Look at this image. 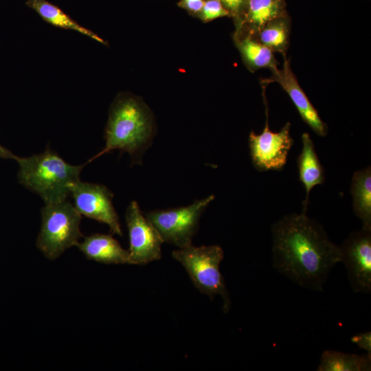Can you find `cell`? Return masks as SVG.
<instances>
[{"mask_svg": "<svg viewBox=\"0 0 371 371\" xmlns=\"http://www.w3.org/2000/svg\"><path fill=\"white\" fill-rule=\"evenodd\" d=\"M271 235L274 269L299 286L323 291L341 254L322 225L307 213H293L276 222Z\"/></svg>", "mask_w": 371, "mask_h": 371, "instance_id": "obj_1", "label": "cell"}, {"mask_svg": "<svg viewBox=\"0 0 371 371\" xmlns=\"http://www.w3.org/2000/svg\"><path fill=\"white\" fill-rule=\"evenodd\" d=\"M153 125L146 106L133 97H122L113 104L105 128L103 149L87 163L113 150L128 153L141 161L153 137Z\"/></svg>", "mask_w": 371, "mask_h": 371, "instance_id": "obj_2", "label": "cell"}, {"mask_svg": "<svg viewBox=\"0 0 371 371\" xmlns=\"http://www.w3.org/2000/svg\"><path fill=\"white\" fill-rule=\"evenodd\" d=\"M16 161L19 183L38 194L45 204L67 200L87 164L71 165L49 148L39 154L18 157Z\"/></svg>", "mask_w": 371, "mask_h": 371, "instance_id": "obj_3", "label": "cell"}, {"mask_svg": "<svg viewBox=\"0 0 371 371\" xmlns=\"http://www.w3.org/2000/svg\"><path fill=\"white\" fill-rule=\"evenodd\" d=\"M42 223L36 246L46 258L54 260L82 237L81 214L67 200L48 203L41 210Z\"/></svg>", "mask_w": 371, "mask_h": 371, "instance_id": "obj_4", "label": "cell"}, {"mask_svg": "<svg viewBox=\"0 0 371 371\" xmlns=\"http://www.w3.org/2000/svg\"><path fill=\"white\" fill-rule=\"evenodd\" d=\"M174 259L185 268L194 286L210 297L219 295L223 300V311L227 313L231 300L219 265L224 257L219 245L194 247L192 245L174 250Z\"/></svg>", "mask_w": 371, "mask_h": 371, "instance_id": "obj_5", "label": "cell"}, {"mask_svg": "<svg viewBox=\"0 0 371 371\" xmlns=\"http://www.w3.org/2000/svg\"><path fill=\"white\" fill-rule=\"evenodd\" d=\"M211 194L184 207L156 210L145 214L160 234L164 242L179 248L192 245L201 216L214 199Z\"/></svg>", "mask_w": 371, "mask_h": 371, "instance_id": "obj_6", "label": "cell"}, {"mask_svg": "<svg viewBox=\"0 0 371 371\" xmlns=\"http://www.w3.org/2000/svg\"><path fill=\"white\" fill-rule=\"evenodd\" d=\"M266 122L262 131H251L248 143L253 166L259 172L280 171L287 162L289 153L294 144L291 135V124L286 122L278 132L270 130L268 124V106L265 104Z\"/></svg>", "mask_w": 371, "mask_h": 371, "instance_id": "obj_7", "label": "cell"}, {"mask_svg": "<svg viewBox=\"0 0 371 371\" xmlns=\"http://www.w3.org/2000/svg\"><path fill=\"white\" fill-rule=\"evenodd\" d=\"M125 218L129 236L131 264L146 265L161 257L160 234L142 214L137 201L128 205Z\"/></svg>", "mask_w": 371, "mask_h": 371, "instance_id": "obj_8", "label": "cell"}, {"mask_svg": "<svg viewBox=\"0 0 371 371\" xmlns=\"http://www.w3.org/2000/svg\"><path fill=\"white\" fill-rule=\"evenodd\" d=\"M70 195L81 215L105 223L112 234L122 236L119 217L112 203L113 194L107 187L79 180L72 186Z\"/></svg>", "mask_w": 371, "mask_h": 371, "instance_id": "obj_9", "label": "cell"}, {"mask_svg": "<svg viewBox=\"0 0 371 371\" xmlns=\"http://www.w3.org/2000/svg\"><path fill=\"white\" fill-rule=\"evenodd\" d=\"M341 262L347 271L354 292L371 291V230L361 229L352 232L339 246Z\"/></svg>", "mask_w": 371, "mask_h": 371, "instance_id": "obj_10", "label": "cell"}, {"mask_svg": "<svg viewBox=\"0 0 371 371\" xmlns=\"http://www.w3.org/2000/svg\"><path fill=\"white\" fill-rule=\"evenodd\" d=\"M283 56L282 69L278 67L271 69L272 75L262 80V85L278 82L288 93L295 106L302 120L319 136L325 137L328 133L327 124L322 121L318 112L313 106L303 89L299 85L290 66L286 54Z\"/></svg>", "mask_w": 371, "mask_h": 371, "instance_id": "obj_11", "label": "cell"}, {"mask_svg": "<svg viewBox=\"0 0 371 371\" xmlns=\"http://www.w3.org/2000/svg\"><path fill=\"white\" fill-rule=\"evenodd\" d=\"M286 14L284 0H248L240 25L234 35L254 37L267 23Z\"/></svg>", "mask_w": 371, "mask_h": 371, "instance_id": "obj_12", "label": "cell"}, {"mask_svg": "<svg viewBox=\"0 0 371 371\" xmlns=\"http://www.w3.org/2000/svg\"><path fill=\"white\" fill-rule=\"evenodd\" d=\"M302 148L297 158L300 181L306 190V197L302 203V212L306 213L309 194L312 189L325 182V170L317 156L315 144L308 133L302 135Z\"/></svg>", "mask_w": 371, "mask_h": 371, "instance_id": "obj_13", "label": "cell"}, {"mask_svg": "<svg viewBox=\"0 0 371 371\" xmlns=\"http://www.w3.org/2000/svg\"><path fill=\"white\" fill-rule=\"evenodd\" d=\"M76 246L89 260L105 264H131L128 251L109 234H93Z\"/></svg>", "mask_w": 371, "mask_h": 371, "instance_id": "obj_14", "label": "cell"}, {"mask_svg": "<svg viewBox=\"0 0 371 371\" xmlns=\"http://www.w3.org/2000/svg\"><path fill=\"white\" fill-rule=\"evenodd\" d=\"M352 209L361 221L362 229L371 230V168L368 166L354 172L350 186Z\"/></svg>", "mask_w": 371, "mask_h": 371, "instance_id": "obj_15", "label": "cell"}, {"mask_svg": "<svg viewBox=\"0 0 371 371\" xmlns=\"http://www.w3.org/2000/svg\"><path fill=\"white\" fill-rule=\"evenodd\" d=\"M236 45L249 70L254 72L262 68L272 69L278 62L273 52L267 47L249 35H234Z\"/></svg>", "mask_w": 371, "mask_h": 371, "instance_id": "obj_16", "label": "cell"}, {"mask_svg": "<svg viewBox=\"0 0 371 371\" xmlns=\"http://www.w3.org/2000/svg\"><path fill=\"white\" fill-rule=\"evenodd\" d=\"M25 4L35 10L46 22L58 27L71 30L95 40L102 44L106 43L91 30L82 27L58 6L46 0H27Z\"/></svg>", "mask_w": 371, "mask_h": 371, "instance_id": "obj_17", "label": "cell"}, {"mask_svg": "<svg viewBox=\"0 0 371 371\" xmlns=\"http://www.w3.org/2000/svg\"><path fill=\"white\" fill-rule=\"evenodd\" d=\"M371 368V355H359L335 350L322 354L319 371H368Z\"/></svg>", "mask_w": 371, "mask_h": 371, "instance_id": "obj_18", "label": "cell"}, {"mask_svg": "<svg viewBox=\"0 0 371 371\" xmlns=\"http://www.w3.org/2000/svg\"><path fill=\"white\" fill-rule=\"evenodd\" d=\"M291 30V19L288 14L267 23L254 37L273 52L286 54Z\"/></svg>", "mask_w": 371, "mask_h": 371, "instance_id": "obj_19", "label": "cell"}, {"mask_svg": "<svg viewBox=\"0 0 371 371\" xmlns=\"http://www.w3.org/2000/svg\"><path fill=\"white\" fill-rule=\"evenodd\" d=\"M223 16H229V13L220 0H205L203 6L196 17L203 22L207 23Z\"/></svg>", "mask_w": 371, "mask_h": 371, "instance_id": "obj_20", "label": "cell"}, {"mask_svg": "<svg viewBox=\"0 0 371 371\" xmlns=\"http://www.w3.org/2000/svg\"><path fill=\"white\" fill-rule=\"evenodd\" d=\"M224 8L229 13V17L234 20L236 29L241 23L248 0H220Z\"/></svg>", "mask_w": 371, "mask_h": 371, "instance_id": "obj_21", "label": "cell"}, {"mask_svg": "<svg viewBox=\"0 0 371 371\" xmlns=\"http://www.w3.org/2000/svg\"><path fill=\"white\" fill-rule=\"evenodd\" d=\"M205 0H180L177 5L186 10L190 15L197 16L201 12Z\"/></svg>", "mask_w": 371, "mask_h": 371, "instance_id": "obj_22", "label": "cell"}, {"mask_svg": "<svg viewBox=\"0 0 371 371\" xmlns=\"http://www.w3.org/2000/svg\"><path fill=\"white\" fill-rule=\"evenodd\" d=\"M351 341L371 355V333L370 331L359 333L351 337Z\"/></svg>", "mask_w": 371, "mask_h": 371, "instance_id": "obj_23", "label": "cell"}, {"mask_svg": "<svg viewBox=\"0 0 371 371\" xmlns=\"http://www.w3.org/2000/svg\"><path fill=\"white\" fill-rule=\"evenodd\" d=\"M0 157L16 160L18 157L0 144Z\"/></svg>", "mask_w": 371, "mask_h": 371, "instance_id": "obj_24", "label": "cell"}]
</instances>
